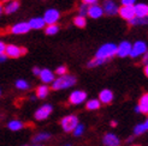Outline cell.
<instances>
[{
	"label": "cell",
	"instance_id": "30",
	"mask_svg": "<svg viewBox=\"0 0 148 146\" xmlns=\"http://www.w3.org/2000/svg\"><path fill=\"white\" fill-rule=\"evenodd\" d=\"M16 86H17V89H19V90H27L29 87V84H28V82H25L24 79H19V80L16 82Z\"/></svg>",
	"mask_w": 148,
	"mask_h": 146
},
{
	"label": "cell",
	"instance_id": "22",
	"mask_svg": "<svg viewBox=\"0 0 148 146\" xmlns=\"http://www.w3.org/2000/svg\"><path fill=\"white\" fill-rule=\"evenodd\" d=\"M100 105H101V103H100L99 99H89L87 102L86 108L88 110H97V109L100 108Z\"/></svg>",
	"mask_w": 148,
	"mask_h": 146
},
{
	"label": "cell",
	"instance_id": "36",
	"mask_svg": "<svg viewBox=\"0 0 148 146\" xmlns=\"http://www.w3.org/2000/svg\"><path fill=\"white\" fill-rule=\"evenodd\" d=\"M5 49H6V45L4 42L0 41V54H4L5 53Z\"/></svg>",
	"mask_w": 148,
	"mask_h": 146
},
{
	"label": "cell",
	"instance_id": "18",
	"mask_svg": "<svg viewBox=\"0 0 148 146\" xmlns=\"http://www.w3.org/2000/svg\"><path fill=\"white\" fill-rule=\"evenodd\" d=\"M29 26H30V29H34V30H39V29H43L46 26V23L45 20H43V18H40V17H35L33 19H30L28 22Z\"/></svg>",
	"mask_w": 148,
	"mask_h": 146
},
{
	"label": "cell",
	"instance_id": "47",
	"mask_svg": "<svg viewBox=\"0 0 148 146\" xmlns=\"http://www.w3.org/2000/svg\"><path fill=\"white\" fill-rule=\"evenodd\" d=\"M0 95H1V91H0Z\"/></svg>",
	"mask_w": 148,
	"mask_h": 146
},
{
	"label": "cell",
	"instance_id": "8",
	"mask_svg": "<svg viewBox=\"0 0 148 146\" xmlns=\"http://www.w3.org/2000/svg\"><path fill=\"white\" fill-rule=\"evenodd\" d=\"M52 113V105L51 104H43L42 107H40L38 110L35 112V119L42 121V120H46L48 116Z\"/></svg>",
	"mask_w": 148,
	"mask_h": 146
},
{
	"label": "cell",
	"instance_id": "41",
	"mask_svg": "<svg viewBox=\"0 0 148 146\" xmlns=\"http://www.w3.org/2000/svg\"><path fill=\"white\" fill-rule=\"evenodd\" d=\"M3 11H4V7H3V5H1V4H0V16H1Z\"/></svg>",
	"mask_w": 148,
	"mask_h": 146
},
{
	"label": "cell",
	"instance_id": "48",
	"mask_svg": "<svg viewBox=\"0 0 148 146\" xmlns=\"http://www.w3.org/2000/svg\"><path fill=\"white\" fill-rule=\"evenodd\" d=\"M68 146H70V145H68Z\"/></svg>",
	"mask_w": 148,
	"mask_h": 146
},
{
	"label": "cell",
	"instance_id": "29",
	"mask_svg": "<svg viewBox=\"0 0 148 146\" xmlns=\"http://www.w3.org/2000/svg\"><path fill=\"white\" fill-rule=\"evenodd\" d=\"M146 126H145V123H140V125H137L136 127H135V129H134V134L135 135H141V134H143L145 132H146Z\"/></svg>",
	"mask_w": 148,
	"mask_h": 146
},
{
	"label": "cell",
	"instance_id": "31",
	"mask_svg": "<svg viewBox=\"0 0 148 146\" xmlns=\"http://www.w3.org/2000/svg\"><path fill=\"white\" fill-rule=\"evenodd\" d=\"M88 9H89V5H86V4H82L79 7H78V16H82L84 17L86 14H88Z\"/></svg>",
	"mask_w": 148,
	"mask_h": 146
},
{
	"label": "cell",
	"instance_id": "9",
	"mask_svg": "<svg viewBox=\"0 0 148 146\" xmlns=\"http://www.w3.org/2000/svg\"><path fill=\"white\" fill-rule=\"evenodd\" d=\"M118 13H119V16L125 19L130 22L131 19L135 18V10H134V6H122L119 7V10H118Z\"/></svg>",
	"mask_w": 148,
	"mask_h": 146
},
{
	"label": "cell",
	"instance_id": "16",
	"mask_svg": "<svg viewBox=\"0 0 148 146\" xmlns=\"http://www.w3.org/2000/svg\"><path fill=\"white\" fill-rule=\"evenodd\" d=\"M40 79L42 80L45 84H48V83H53L54 82V73L49 71L48 68H43L41 70V73H40Z\"/></svg>",
	"mask_w": 148,
	"mask_h": 146
},
{
	"label": "cell",
	"instance_id": "15",
	"mask_svg": "<svg viewBox=\"0 0 148 146\" xmlns=\"http://www.w3.org/2000/svg\"><path fill=\"white\" fill-rule=\"evenodd\" d=\"M102 14H103V10L99 5H92V6H89V9H88V16L93 19L100 18Z\"/></svg>",
	"mask_w": 148,
	"mask_h": 146
},
{
	"label": "cell",
	"instance_id": "28",
	"mask_svg": "<svg viewBox=\"0 0 148 146\" xmlns=\"http://www.w3.org/2000/svg\"><path fill=\"white\" fill-rule=\"evenodd\" d=\"M59 31V26L57 24H52L46 26V34L47 35H56Z\"/></svg>",
	"mask_w": 148,
	"mask_h": 146
},
{
	"label": "cell",
	"instance_id": "38",
	"mask_svg": "<svg viewBox=\"0 0 148 146\" xmlns=\"http://www.w3.org/2000/svg\"><path fill=\"white\" fill-rule=\"evenodd\" d=\"M142 61H143V64H145V65H148V50L146 52V54L143 55V59H142Z\"/></svg>",
	"mask_w": 148,
	"mask_h": 146
},
{
	"label": "cell",
	"instance_id": "40",
	"mask_svg": "<svg viewBox=\"0 0 148 146\" xmlns=\"http://www.w3.org/2000/svg\"><path fill=\"white\" fill-rule=\"evenodd\" d=\"M145 74L148 77V65H146V67H145Z\"/></svg>",
	"mask_w": 148,
	"mask_h": 146
},
{
	"label": "cell",
	"instance_id": "42",
	"mask_svg": "<svg viewBox=\"0 0 148 146\" xmlns=\"http://www.w3.org/2000/svg\"><path fill=\"white\" fill-rule=\"evenodd\" d=\"M111 126H112V127H116V126H117V122H116V121H112V122H111Z\"/></svg>",
	"mask_w": 148,
	"mask_h": 146
},
{
	"label": "cell",
	"instance_id": "10",
	"mask_svg": "<svg viewBox=\"0 0 148 146\" xmlns=\"http://www.w3.org/2000/svg\"><path fill=\"white\" fill-rule=\"evenodd\" d=\"M102 10H103V13L108 14V16H114V14L118 13L119 7H118L117 4L114 1H112V0H106V1L103 3Z\"/></svg>",
	"mask_w": 148,
	"mask_h": 146
},
{
	"label": "cell",
	"instance_id": "43",
	"mask_svg": "<svg viewBox=\"0 0 148 146\" xmlns=\"http://www.w3.org/2000/svg\"><path fill=\"white\" fill-rule=\"evenodd\" d=\"M145 126H146V129L148 130V119L146 120V122H145Z\"/></svg>",
	"mask_w": 148,
	"mask_h": 146
},
{
	"label": "cell",
	"instance_id": "11",
	"mask_svg": "<svg viewBox=\"0 0 148 146\" xmlns=\"http://www.w3.org/2000/svg\"><path fill=\"white\" fill-rule=\"evenodd\" d=\"M131 43L128 41H123L119 46H117V55L119 57H125L130 55L131 52Z\"/></svg>",
	"mask_w": 148,
	"mask_h": 146
},
{
	"label": "cell",
	"instance_id": "23",
	"mask_svg": "<svg viewBox=\"0 0 148 146\" xmlns=\"http://www.w3.org/2000/svg\"><path fill=\"white\" fill-rule=\"evenodd\" d=\"M7 127H9L11 130H19V129H22V128L24 127V125L21 121H18V120H13V121L9 122Z\"/></svg>",
	"mask_w": 148,
	"mask_h": 146
},
{
	"label": "cell",
	"instance_id": "44",
	"mask_svg": "<svg viewBox=\"0 0 148 146\" xmlns=\"http://www.w3.org/2000/svg\"><path fill=\"white\" fill-rule=\"evenodd\" d=\"M135 112H136V113H140V109H138V107H136V108H135Z\"/></svg>",
	"mask_w": 148,
	"mask_h": 146
},
{
	"label": "cell",
	"instance_id": "26",
	"mask_svg": "<svg viewBox=\"0 0 148 146\" xmlns=\"http://www.w3.org/2000/svg\"><path fill=\"white\" fill-rule=\"evenodd\" d=\"M105 62H106L105 60H101V59H97V57H94L93 60H90L89 62L87 64V66L89 67V68H93V67H98V66H100V65L105 64Z\"/></svg>",
	"mask_w": 148,
	"mask_h": 146
},
{
	"label": "cell",
	"instance_id": "46",
	"mask_svg": "<svg viewBox=\"0 0 148 146\" xmlns=\"http://www.w3.org/2000/svg\"><path fill=\"white\" fill-rule=\"evenodd\" d=\"M24 146H29V145H24Z\"/></svg>",
	"mask_w": 148,
	"mask_h": 146
},
{
	"label": "cell",
	"instance_id": "3",
	"mask_svg": "<svg viewBox=\"0 0 148 146\" xmlns=\"http://www.w3.org/2000/svg\"><path fill=\"white\" fill-rule=\"evenodd\" d=\"M60 125L65 132H68V133L73 132V130L76 129V127L78 126V118L75 115H68L62 119Z\"/></svg>",
	"mask_w": 148,
	"mask_h": 146
},
{
	"label": "cell",
	"instance_id": "39",
	"mask_svg": "<svg viewBox=\"0 0 148 146\" xmlns=\"http://www.w3.org/2000/svg\"><path fill=\"white\" fill-rule=\"evenodd\" d=\"M6 59H7V55L5 53L4 54H0V62H4Z\"/></svg>",
	"mask_w": 148,
	"mask_h": 146
},
{
	"label": "cell",
	"instance_id": "32",
	"mask_svg": "<svg viewBox=\"0 0 148 146\" xmlns=\"http://www.w3.org/2000/svg\"><path fill=\"white\" fill-rule=\"evenodd\" d=\"M66 72H68V70H66L65 66H59L57 70H56V73L59 76V77H62V76H65L66 74Z\"/></svg>",
	"mask_w": 148,
	"mask_h": 146
},
{
	"label": "cell",
	"instance_id": "35",
	"mask_svg": "<svg viewBox=\"0 0 148 146\" xmlns=\"http://www.w3.org/2000/svg\"><path fill=\"white\" fill-rule=\"evenodd\" d=\"M98 0H82V3L86 4V5H95Z\"/></svg>",
	"mask_w": 148,
	"mask_h": 146
},
{
	"label": "cell",
	"instance_id": "7",
	"mask_svg": "<svg viewBox=\"0 0 148 146\" xmlns=\"http://www.w3.org/2000/svg\"><path fill=\"white\" fill-rule=\"evenodd\" d=\"M87 98V93L84 91H81V90H76L71 92L70 97H69V102L71 104H75V105H78L81 103H83Z\"/></svg>",
	"mask_w": 148,
	"mask_h": 146
},
{
	"label": "cell",
	"instance_id": "19",
	"mask_svg": "<svg viewBox=\"0 0 148 146\" xmlns=\"http://www.w3.org/2000/svg\"><path fill=\"white\" fill-rule=\"evenodd\" d=\"M18 7H19V1H17V0H10L4 6V12L7 14H11L13 12H16L18 10Z\"/></svg>",
	"mask_w": 148,
	"mask_h": 146
},
{
	"label": "cell",
	"instance_id": "45",
	"mask_svg": "<svg viewBox=\"0 0 148 146\" xmlns=\"http://www.w3.org/2000/svg\"><path fill=\"white\" fill-rule=\"evenodd\" d=\"M34 146H42V145H39V144H38V145H34Z\"/></svg>",
	"mask_w": 148,
	"mask_h": 146
},
{
	"label": "cell",
	"instance_id": "21",
	"mask_svg": "<svg viewBox=\"0 0 148 146\" xmlns=\"http://www.w3.org/2000/svg\"><path fill=\"white\" fill-rule=\"evenodd\" d=\"M48 92H49L48 86L41 85V86H39L38 89H36V96H38L39 98H46L47 95H48Z\"/></svg>",
	"mask_w": 148,
	"mask_h": 146
},
{
	"label": "cell",
	"instance_id": "17",
	"mask_svg": "<svg viewBox=\"0 0 148 146\" xmlns=\"http://www.w3.org/2000/svg\"><path fill=\"white\" fill-rule=\"evenodd\" d=\"M113 99V92L108 90V89H105V90H102L99 95V101H100V103H103V104H108L111 103Z\"/></svg>",
	"mask_w": 148,
	"mask_h": 146
},
{
	"label": "cell",
	"instance_id": "13",
	"mask_svg": "<svg viewBox=\"0 0 148 146\" xmlns=\"http://www.w3.org/2000/svg\"><path fill=\"white\" fill-rule=\"evenodd\" d=\"M102 143L105 146H119L121 145V141H119V139H118V137L113 133L105 134Z\"/></svg>",
	"mask_w": 148,
	"mask_h": 146
},
{
	"label": "cell",
	"instance_id": "25",
	"mask_svg": "<svg viewBox=\"0 0 148 146\" xmlns=\"http://www.w3.org/2000/svg\"><path fill=\"white\" fill-rule=\"evenodd\" d=\"M73 24L78 28H84L87 24V20L82 16H77V17H75V19H73Z\"/></svg>",
	"mask_w": 148,
	"mask_h": 146
},
{
	"label": "cell",
	"instance_id": "4",
	"mask_svg": "<svg viewBox=\"0 0 148 146\" xmlns=\"http://www.w3.org/2000/svg\"><path fill=\"white\" fill-rule=\"evenodd\" d=\"M42 18H43V20H45L46 25H52V24H56L59 20V18H60V13H59V11L56 10V9H49L45 12Z\"/></svg>",
	"mask_w": 148,
	"mask_h": 146
},
{
	"label": "cell",
	"instance_id": "12",
	"mask_svg": "<svg viewBox=\"0 0 148 146\" xmlns=\"http://www.w3.org/2000/svg\"><path fill=\"white\" fill-rule=\"evenodd\" d=\"M10 30L14 35H22V34H27L30 30V26H29V24L25 23V22H21V23H17L13 26H11Z\"/></svg>",
	"mask_w": 148,
	"mask_h": 146
},
{
	"label": "cell",
	"instance_id": "27",
	"mask_svg": "<svg viewBox=\"0 0 148 146\" xmlns=\"http://www.w3.org/2000/svg\"><path fill=\"white\" fill-rule=\"evenodd\" d=\"M49 138H51V134H48V133H40V134H36L34 137V141L35 143L45 141V140H48Z\"/></svg>",
	"mask_w": 148,
	"mask_h": 146
},
{
	"label": "cell",
	"instance_id": "14",
	"mask_svg": "<svg viewBox=\"0 0 148 146\" xmlns=\"http://www.w3.org/2000/svg\"><path fill=\"white\" fill-rule=\"evenodd\" d=\"M134 10H135V17H137V18L148 17V5H146V4H136L134 6Z\"/></svg>",
	"mask_w": 148,
	"mask_h": 146
},
{
	"label": "cell",
	"instance_id": "37",
	"mask_svg": "<svg viewBox=\"0 0 148 146\" xmlns=\"http://www.w3.org/2000/svg\"><path fill=\"white\" fill-rule=\"evenodd\" d=\"M33 73L35 76H40V73H41V70L39 68V67H34L33 68Z\"/></svg>",
	"mask_w": 148,
	"mask_h": 146
},
{
	"label": "cell",
	"instance_id": "1",
	"mask_svg": "<svg viewBox=\"0 0 148 146\" xmlns=\"http://www.w3.org/2000/svg\"><path fill=\"white\" fill-rule=\"evenodd\" d=\"M76 84V78L70 74H65L62 77H58L54 79V82L52 83V89L53 90H63V89H69V87L73 86Z\"/></svg>",
	"mask_w": 148,
	"mask_h": 146
},
{
	"label": "cell",
	"instance_id": "2",
	"mask_svg": "<svg viewBox=\"0 0 148 146\" xmlns=\"http://www.w3.org/2000/svg\"><path fill=\"white\" fill-rule=\"evenodd\" d=\"M114 55H117V46L113 45V43H105V45H102L98 49L97 54H95V57L107 61L108 59H111V57Z\"/></svg>",
	"mask_w": 148,
	"mask_h": 146
},
{
	"label": "cell",
	"instance_id": "20",
	"mask_svg": "<svg viewBox=\"0 0 148 146\" xmlns=\"http://www.w3.org/2000/svg\"><path fill=\"white\" fill-rule=\"evenodd\" d=\"M137 107H138V109H140V113L148 114V92L141 96Z\"/></svg>",
	"mask_w": 148,
	"mask_h": 146
},
{
	"label": "cell",
	"instance_id": "5",
	"mask_svg": "<svg viewBox=\"0 0 148 146\" xmlns=\"http://www.w3.org/2000/svg\"><path fill=\"white\" fill-rule=\"evenodd\" d=\"M147 45L143 41H136L131 47V52H130V56L131 57H137L140 55H145L147 52Z\"/></svg>",
	"mask_w": 148,
	"mask_h": 146
},
{
	"label": "cell",
	"instance_id": "34",
	"mask_svg": "<svg viewBox=\"0 0 148 146\" xmlns=\"http://www.w3.org/2000/svg\"><path fill=\"white\" fill-rule=\"evenodd\" d=\"M123 6H134L136 0H121Z\"/></svg>",
	"mask_w": 148,
	"mask_h": 146
},
{
	"label": "cell",
	"instance_id": "6",
	"mask_svg": "<svg viewBox=\"0 0 148 146\" xmlns=\"http://www.w3.org/2000/svg\"><path fill=\"white\" fill-rule=\"evenodd\" d=\"M5 54L9 57H14V59H16V57H19L22 55L27 54V49L23 47H17L14 45H10V46H6Z\"/></svg>",
	"mask_w": 148,
	"mask_h": 146
},
{
	"label": "cell",
	"instance_id": "24",
	"mask_svg": "<svg viewBox=\"0 0 148 146\" xmlns=\"http://www.w3.org/2000/svg\"><path fill=\"white\" fill-rule=\"evenodd\" d=\"M129 23H130V25H145V24H148V17H145V18L135 17L134 19H131Z\"/></svg>",
	"mask_w": 148,
	"mask_h": 146
},
{
	"label": "cell",
	"instance_id": "33",
	"mask_svg": "<svg viewBox=\"0 0 148 146\" xmlns=\"http://www.w3.org/2000/svg\"><path fill=\"white\" fill-rule=\"evenodd\" d=\"M83 130H84V127H83V125H79L78 123V126L76 127V129L73 130V134H75L76 137H78V135H81L83 133Z\"/></svg>",
	"mask_w": 148,
	"mask_h": 146
}]
</instances>
